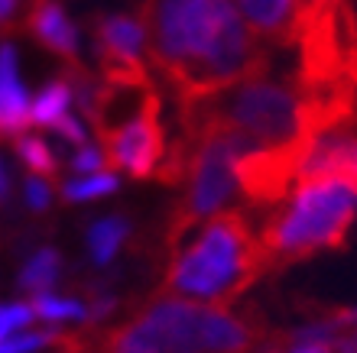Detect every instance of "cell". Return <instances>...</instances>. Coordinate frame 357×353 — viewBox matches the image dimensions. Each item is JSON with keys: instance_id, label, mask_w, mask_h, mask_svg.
<instances>
[{"instance_id": "cell-1", "label": "cell", "mask_w": 357, "mask_h": 353, "mask_svg": "<svg viewBox=\"0 0 357 353\" xmlns=\"http://www.w3.org/2000/svg\"><path fill=\"white\" fill-rule=\"evenodd\" d=\"M140 19L153 68L198 101L266 68V49L231 0H143Z\"/></svg>"}, {"instance_id": "cell-2", "label": "cell", "mask_w": 357, "mask_h": 353, "mask_svg": "<svg viewBox=\"0 0 357 353\" xmlns=\"http://www.w3.org/2000/svg\"><path fill=\"white\" fill-rule=\"evenodd\" d=\"M257 340L260 321L250 311L234 315L160 295L94 347L98 353H250Z\"/></svg>"}, {"instance_id": "cell-3", "label": "cell", "mask_w": 357, "mask_h": 353, "mask_svg": "<svg viewBox=\"0 0 357 353\" xmlns=\"http://www.w3.org/2000/svg\"><path fill=\"white\" fill-rule=\"evenodd\" d=\"M270 269L260 233L244 211L215 214L188 250H176L162 279V295L192 298L211 308L231 305Z\"/></svg>"}, {"instance_id": "cell-4", "label": "cell", "mask_w": 357, "mask_h": 353, "mask_svg": "<svg viewBox=\"0 0 357 353\" xmlns=\"http://www.w3.org/2000/svg\"><path fill=\"white\" fill-rule=\"evenodd\" d=\"M182 104H192L195 111L237 133L244 140L247 152L312 146L315 140L309 123V104L302 97L296 78H273V74L260 72L231 84L225 91Z\"/></svg>"}, {"instance_id": "cell-5", "label": "cell", "mask_w": 357, "mask_h": 353, "mask_svg": "<svg viewBox=\"0 0 357 353\" xmlns=\"http://www.w3.org/2000/svg\"><path fill=\"white\" fill-rule=\"evenodd\" d=\"M357 217V191L344 182H309L299 185L289 205L280 207L260 230L270 269L305 260L319 250H338Z\"/></svg>"}, {"instance_id": "cell-6", "label": "cell", "mask_w": 357, "mask_h": 353, "mask_svg": "<svg viewBox=\"0 0 357 353\" xmlns=\"http://www.w3.org/2000/svg\"><path fill=\"white\" fill-rule=\"evenodd\" d=\"M104 162L111 168H123L133 178L156 175L162 156H166V133L160 123V107H150L137 120L121 127L117 133L101 140Z\"/></svg>"}, {"instance_id": "cell-7", "label": "cell", "mask_w": 357, "mask_h": 353, "mask_svg": "<svg viewBox=\"0 0 357 353\" xmlns=\"http://www.w3.org/2000/svg\"><path fill=\"white\" fill-rule=\"evenodd\" d=\"M94 39H98V58H101V78L146 72L140 62V52L146 46V29L140 17L114 13V17L98 19Z\"/></svg>"}, {"instance_id": "cell-8", "label": "cell", "mask_w": 357, "mask_h": 353, "mask_svg": "<svg viewBox=\"0 0 357 353\" xmlns=\"http://www.w3.org/2000/svg\"><path fill=\"white\" fill-rule=\"evenodd\" d=\"M26 29L43 49L56 52V56L75 58L78 56V36L75 26L68 23L66 10L56 0H29L26 7Z\"/></svg>"}, {"instance_id": "cell-9", "label": "cell", "mask_w": 357, "mask_h": 353, "mask_svg": "<svg viewBox=\"0 0 357 353\" xmlns=\"http://www.w3.org/2000/svg\"><path fill=\"white\" fill-rule=\"evenodd\" d=\"M237 7L244 10L247 26L257 36L292 46L299 26V0H237Z\"/></svg>"}, {"instance_id": "cell-10", "label": "cell", "mask_w": 357, "mask_h": 353, "mask_svg": "<svg viewBox=\"0 0 357 353\" xmlns=\"http://www.w3.org/2000/svg\"><path fill=\"white\" fill-rule=\"evenodd\" d=\"M29 123L26 91L17 81V52L0 46V136H17Z\"/></svg>"}, {"instance_id": "cell-11", "label": "cell", "mask_w": 357, "mask_h": 353, "mask_svg": "<svg viewBox=\"0 0 357 353\" xmlns=\"http://www.w3.org/2000/svg\"><path fill=\"white\" fill-rule=\"evenodd\" d=\"M127 233H130V227L123 217H104V221L94 223L91 233H88V250H91L94 262H101V266L111 262L121 250V243L127 240Z\"/></svg>"}, {"instance_id": "cell-12", "label": "cell", "mask_w": 357, "mask_h": 353, "mask_svg": "<svg viewBox=\"0 0 357 353\" xmlns=\"http://www.w3.org/2000/svg\"><path fill=\"white\" fill-rule=\"evenodd\" d=\"M68 104H72V88H68L66 78H59L49 88H43L36 94V101L29 104V120L43 123V127H52L68 111Z\"/></svg>"}, {"instance_id": "cell-13", "label": "cell", "mask_w": 357, "mask_h": 353, "mask_svg": "<svg viewBox=\"0 0 357 353\" xmlns=\"http://www.w3.org/2000/svg\"><path fill=\"white\" fill-rule=\"evenodd\" d=\"M59 272H62V256L56 250H39L33 260L26 262V269L20 276V285L33 292V295H43L59 282Z\"/></svg>"}, {"instance_id": "cell-14", "label": "cell", "mask_w": 357, "mask_h": 353, "mask_svg": "<svg viewBox=\"0 0 357 353\" xmlns=\"http://www.w3.org/2000/svg\"><path fill=\"white\" fill-rule=\"evenodd\" d=\"M331 353H357V308H335L321 317Z\"/></svg>"}, {"instance_id": "cell-15", "label": "cell", "mask_w": 357, "mask_h": 353, "mask_svg": "<svg viewBox=\"0 0 357 353\" xmlns=\"http://www.w3.org/2000/svg\"><path fill=\"white\" fill-rule=\"evenodd\" d=\"M33 315L46 317L49 324H56V321H88V305L75 301V298H56L43 292V295H33Z\"/></svg>"}, {"instance_id": "cell-16", "label": "cell", "mask_w": 357, "mask_h": 353, "mask_svg": "<svg viewBox=\"0 0 357 353\" xmlns=\"http://www.w3.org/2000/svg\"><path fill=\"white\" fill-rule=\"evenodd\" d=\"M17 152L23 159V166L33 172V175L46 178V175H56V152L39 140V136H20L17 140Z\"/></svg>"}, {"instance_id": "cell-17", "label": "cell", "mask_w": 357, "mask_h": 353, "mask_svg": "<svg viewBox=\"0 0 357 353\" xmlns=\"http://www.w3.org/2000/svg\"><path fill=\"white\" fill-rule=\"evenodd\" d=\"M114 188H117V178L114 172H91L85 178H75V182H68L62 188V195L68 201H88V198H101V195H111Z\"/></svg>"}, {"instance_id": "cell-18", "label": "cell", "mask_w": 357, "mask_h": 353, "mask_svg": "<svg viewBox=\"0 0 357 353\" xmlns=\"http://www.w3.org/2000/svg\"><path fill=\"white\" fill-rule=\"evenodd\" d=\"M62 331L43 327V331H26V334H10L0 340V353H36L43 347H52Z\"/></svg>"}, {"instance_id": "cell-19", "label": "cell", "mask_w": 357, "mask_h": 353, "mask_svg": "<svg viewBox=\"0 0 357 353\" xmlns=\"http://www.w3.org/2000/svg\"><path fill=\"white\" fill-rule=\"evenodd\" d=\"M282 353H331L328 337H325V324L315 321L312 327H305V331H299V334H292Z\"/></svg>"}, {"instance_id": "cell-20", "label": "cell", "mask_w": 357, "mask_h": 353, "mask_svg": "<svg viewBox=\"0 0 357 353\" xmlns=\"http://www.w3.org/2000/svg\"><path fill=\"white\" fill-rule=\"evenodd\" d=\"M33 317L36 315H33L29 305H0V340L10 337L13 331H20V327H26Z\"/></svg>"}, {"instance_id": "cell-21", "label": "cell", "mask_w": 357, "mask_h": 353, "mask_svg": "<svg viewBox=\"0 0 357 353\" xmlns=\"http://www.w3.org/2000/svg\"><path fill=\"white\" fill-rule=\"evenodd\" d=\"M72 166H75V172H82V175H91V172H101L104 166V152L101 146H78L75 159H72Z\"/></svg>"}, {"instance_id": "cell-22", "label": "cell", "mask_w": 357, "mask_h": 353, "mask_svg": "<svg viewBox=\"0 0 357 353\" xmlns=\"http://www.w3.org/2000/svg\"><path fill=\"white\" fill-rule=\"evenodd\" d=\"M26 201H29L33 211H46L49 201H52V188H49L46 178H39V175L29 178L26 182Z\"/></svg>"}, {"instance_id": "cell-23", "label": "cell", "mask_w": 357, "mask_h": 353, "mask_svg": "<svg viewBox=\"0 0 357 353\" xmlns=\"http://www.w3.org/2000/svg\"><path fill=\"white\" fill-rule=\"evenodd\" d=\"M52 130H56L59 136H66L72 146H85V130H82V123H78L75 117H68V113H62V117L52 123Z\"/></svg>"}, {"instance_id": "cell-24", "label": "cell", "mask_w": 357, "mask_h": 353, "mask_svg": "<svg viewBox=\"0 0 357 353\" xmlns=\"http://www.w3.org/2000/svg\"><path fill=\"white\" fill-rule=\"evenodd\" d=\"M13 13H17V0H0V26H3Z\"/></svg>"}, {"instance_id": "cell-25", "label": "cell", "mask_w": 357, "mask_h": 353, "mask_svg": "<svg viewBox=\"0 0 357 353\" xmlns=\"http://www.w3.org/2000/svg\"><path fill=\"white\" fill-rule=\"evenodd\" d=\"M7 195H10V175L3 168V162H0V201H7Z\"/></svg>"}]
</instances>
